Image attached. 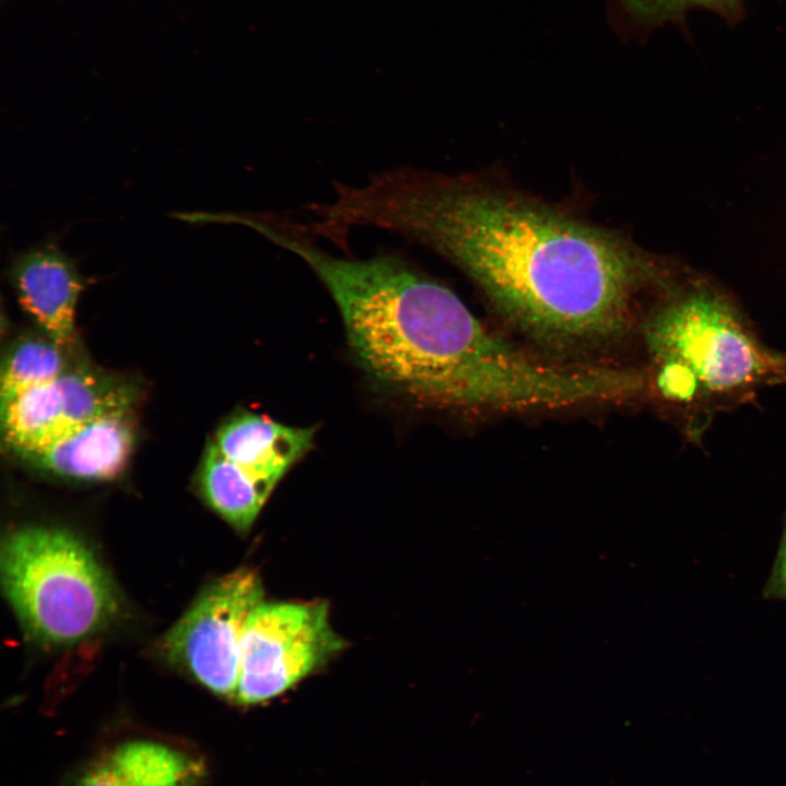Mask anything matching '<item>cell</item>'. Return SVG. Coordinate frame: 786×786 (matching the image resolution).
Here are the masks:
<instances>
[{"instance_id": "1", "label": "cell", "mask_w": 786, "mask_h": 786, "mask_svg": "<svg viewBox=\"0 0 786 786\" xmlns=\"http://www.w3.org/2000/svg\"><path fill=\"white\" fill-rule=\"evenodd\" d=\"M330 230L400 235L446 259L533 341L577 352L628 331L638 290L666 267L626 237L521 193L396 167L358 186L335 183Z\"/></svg>"}, {"instance_id": "2", "label": "cell", "mask_w": 786, "mask_h": 786, "mask_svg": "<svg viewBox=\"0 0 786 786\" xmlns=\"http://www.w3.org/2000/svg\"><path fill=\"white\" fill-rule=\"evenodd\" d=\"M259 234L315 274L340 311L358 365L384 389L468 412L551 409L573 400L570 366L533 357L489 331L450 288L401 254L337 257L282 217Z\"/></svg>"}, {"instance_id": "3", "label": "cell", "mask_w": 786, "mask_h": 786, "mask_svg": "<svg viewBox=\"0 0 786 786\" xmlns=\"http://www.w3.org/2000/svg\"><path fill=\"white\" fill-rule=\"evenodd\" d=\"M643 323L656 394L699 443L714 417L786 386V355L765 345L734 299L694 272H669Z\"/></svg>"}, {"instance_id": "4", "label": "cell", "mask_w": 786, "mask_h": 786, "mask_svg": "<svg viewBox=\"0 0 786 786\" xmlns=\"http://www.w3.org/2000/svg\"><path fill=\"white\" fill-rule=\"evenodd\" d=\"M1 580L35 640L69 645L104 629L118 611L115 586L91 549L70 532L25 526L7 535Z\"/></svg>"}, {"instance_id": "5", "label": "cell", "mask_w": 786, "mask_h": 786, "mask_svg": "<svg viewBox=\"0 0 786 786\" xmlns=\"http://www.w3.org/2000/svg\"><path fill=\"white\" fill-rule=\"evenodd\" d=\"M343 647L324 602H262L250 615L240 644V704L273 699L325 665Z\"/></svg>"}, {"instance_id": "6", "label": "cell", "mask_w": 786, "mask_h": 786, "mask_svg": "<svg viewBox=\"0 0 786 786\" xmlns=\"http://www.w3.org/2000/svg\"><path fill=\"white\" fill-rule=\"evenodd\" d=\"M263 595L261 579L252 569L241 568L216 580L166 633L164 655L206 689L233 699L245 627Z\"/></svg>"}, {"instance_id": "7", "label": "cell", "mask_w": 786, "mask_h": 786, "mask_svg": "<svg viewBox=\"0 0 786 786\" xmlns=\"http://www.w3.org/2000/svg\"><path fill=\"white\" fill-rule=\"evenodd\" d=\"M140 395L130 378L73 362L58 379L1 404L2 438L12 450L33 451L74 427L133 410Z\"/></svg>"}, {"instance_id": "8", "label": "cell", "mask_w": 786, "mask_h": 786, "mask_svg": "<svg viewBox=\"0 0 786 786\" xmlns=\"http://www.w3.org/2000/svg\"><path fill=\"white\" fill-rule=\"evenodd\" d=\"M8 273L23 310L44 334L70 349L75 342V310L85 287L75 260L49 237L17 252Z\"/></svg>"}, {"instance_id": "9", "label": "cell", "mask_w": 786, "mask_h": 786, "mask_svg": "<svg viewBox=\"0 0 786 786\" xmlns=\"http://www.w3.org/2000/svg\"><path fill=\"white\" fill-rule=\"evenodd\" d=\"M134 441V422L128 410L74 427L17 456L33 467L62 478L108 480L124 469Z\"/></svg>"}, {"instance_id": "10", "label": "cell", "mask_w": 786, "mask_h": 786, "mask_svg": "<svg viewBox=\"0 0 786 786\" xmlns=\"http://www.w3.org/2000/svg\"><path fill=\"white\" fill-rule=\"evenodd\" d=\"M314 427H296L264 414L239 410L211 442L228 461L270 493L313 448Z\"/></svg>"}, {"instance_id": "11", "label": "cell", "mask_w": 786, "mask_h": 786, "mask_svg": "<svg viewBox=\"0 0 786 786\" xmlns=\"http://www.w3.org/2000/svg\"><path fill=\"white\" fill-rule=\"evenodd\" d=\"M198 486L207 505L241 533L250 529L272 495L223 456L211 441L200 464Z\"/></svg>"}, {"instance_id": "12", "label": "cell", "mask_w": 786, "mask_h": 786, "mask_svg": "<svg viewBox=\"0 0 786 786\" xmlns=\"http://www.w3.org/2000/svg\"><path fill=\"white\" fill-rule=\"evenodd\" d=\"M69 350L44 333L27 334L14 340L1 365V402L58 379L73 364Z\"/></svg>"}, {"instance_id": "13", "label": "cell", "mask_w": 786, "mask_h": 786, "mask_svg": "<svg viewBox=\"0 0 786 786\" xmlns=\"http://www.w3.org/2000/svg\"><path fill=\"white\" fill-rule=\"evenodd\" d=\"M200 758L175 745L154 740L134 786H204Z\"/></svg>"}, {"instance_id": "14", "label": "cell", "mask_w": 786, "mask_h": 786, "mask_svg": "<svg viewBox=\"0 0 786 786\" xmlns=\"http://www.w3.org/2000/svg\"><path fill=\"white\" fill-rule=\"evenodd\" d=\"M739 0H610L614 24L651 25L679 17L694 8L733 15Z\"/></svg>"}, {"instance_id": "15", "label": "cell", "mask_w": 786, "mask_h": 786, "mask_svg": "<svg viewBox=\"0 0 786 786\" xmlns=\"http://www.w3.org/2000/svg\"><path fill=\"white\" fill-rule=\"evenodd\" d=\"M763 596L786 602V519L781 544Z\"/></svg>"}]
</instances>
